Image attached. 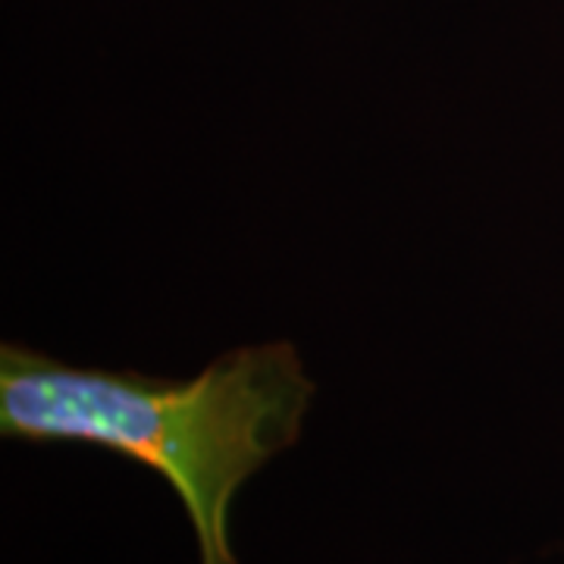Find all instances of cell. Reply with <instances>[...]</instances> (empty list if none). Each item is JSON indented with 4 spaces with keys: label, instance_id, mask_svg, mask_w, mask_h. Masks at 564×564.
Segmentation results:
<instances>
[{
    "label": "cell",
    "instance_id": "1",
    "mask_svg": "<svg viewBox=\"0 0 564 564\" xmlns=\"http://www.w3.org/2000/svg\"><path fill=\"white\" fill-rule=\"evenodd\" d=\"M314 383L292 343L242 345L188 380L63 364L0 345V436L91 445L163 477L195 530L198 564H239L229 511L242 486L302 440Z\"/></svg>",
    "mask_w": 564,
    "mask_h": 564
}]
</instances>
